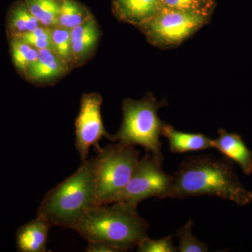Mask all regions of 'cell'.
<instances>
[{
	"label": "cell",
	"instance_id": "cell-8",
	"mask_svg": "<svg viewBox=\"0 0 252 252\" xmlns=\"http://www.w3.org/2000/svg\"><path fill=\"white\" fill-rule=\"evenodd\" d=\"M102 97L97 93L84 94L81 99L80 110L75 120V147L80 156L81 162L88 160L91 147L100 149L99 142L102 138L114 142L102 122L101 107Z\"/></svg>",
	"mask_w": 252,
	"mask_h": 252
},
{
	"label": "cell",
	"instance_id": "cell-22",
	"mask_svg": "<svg viewBox=\"0 0 252 252\" xmlns=\"http://www.w3.org/2000/svg\"><path fill=\"white\" fill-rule=\"evenodd\" d=\"M14 38L21 39L38 50L51 49L53 51L51 28L39 26L34 31L14 36Z\"/></svg>",
	"mask_w": 252,
	"mask_h": 252
},
{
	"label": "cell",
	"instance_id": "cell-10",
	"mask_svg": "<svg viewBox=\"0 0 252 252\" xmlns=\"http://www.w3.org/2000/svg\"><path fill=\"white\" fill-rule=\"evenodd\" d=\"M69 68L51 49L39 50L37 58L28 67L26 77L34 84H50L67 74Z\"/></svg>",
	"mask_w": 252,
	"mask_h": 252
},
{
	"label": "cell",
	"instance_id": "cell-2",
	"mask_svg": "<svg viewBox=\"0 0 252 252\" xmlns=\"http://www.w3.org/2000/svg\"><path fill=\"white\" fill-rule=\"evenodd\" d=\"M148 222L137 212V205L118 201L93 207L74 230L88 242H105L122 252L133 250L148 238Z\"/></svg>",
	"mask_w": 252,
	"mask_h": 252
},
{
	"label": "cell",
	"instance_id": "cell-18",
	"mask_svg": "<svg viewBox=\"0 0 252 252\" xmlns=\"http://www.w3.org/2000/svg\"><path fill=\"white\" fill-rule=\"evenodd\" d=\"M11 52L15 67L26 76L30 65L37 58L39 50L17 38H11Z\"/></svg>",
	"mask_w": 252,
	"mask_h": 252
},
{
	"label": "cell",
	"instance_id": "cell-3",
	"mask_svg": "<svg viewBox=\"0 0 252 252\" xmlns=\"http://www.w3.org/2000/svg\"><path fill=\"white\" fill-rule=\"evenodd\" d=\"M96 202L95 157L81 162L79 169L46 193L37 217L51 225L74 229Z\"/></svg>",
	"mask_w": 252,
	"mask_h": 252
},
{
	"label": "cell",
	"instance_id": "cell-1",
	"mask_svg": "<svg viewBox=\"0 0 252 252\" xmlns=\"http://www.w3.org/2000/svg\"><path fill=\"white\" fill-rule=\"evenodd\" d=\"M173 177L166 198L208 195L239 205L252 202V192L242 185L233 162L227 158H218L212 155L187 157Z\"/></svg>",
	"mask_w": 252,
	"mask_h": 252
},
{
	"label": "cell",
	"instance_id": "cell-4",
	"mask_svg": "<svg viewBox=\"0 0 252 252\" xmlns=\"http://www.w3.org/2000/svg\"><path fill=\"white\" fill-rule=\"evenodd\" d=\"M165 104L162 101L158 102L152 94L140 100L124 99L122 124L114 135V142L133 147L141 146L162 165L164 157L160 136L165 124L158 115V111Z\"/></svg>",
	"mask_w": 252,
	"mask_h": 252
},
{
	"label": "cell",
	"instance_id": "cell-16",
	"mask_svg": "<svg viewBox=\"0 0 252 252\" xmlns=\"http://www.w3.org/2000/svg\"><path fill=\"white\" fill-rule=\"evenodd\" d=\"M94 16L90 10L77 0H63L58 26L72 30Z\"/></svg>",
	"mask_w": 252,
	"mask_h": 252
},
{
	"label": "cell",
	"instance_id": "cell-23",
	"mask_svg": "<svg viewBox=\"0 0 252 252\" xmlns=\"http://www.w3.org/2000/svg\"><path fill=\"white\" fill-rule=\"evenodd\" d=\"M137 252H176L178 249L174 246L172 235H169L159 240H152L149 237L143 239L137 245Z\"/></svg>",
	"mask_w": 252,
	"mask_h": 252
},
{
	"label": "cell",
	"instance_id": "cell-11",
	"mask_svg": "<svg viewBox=\"0 0 252 252\" xmlns=\"http://www.w3.org/2000/svg\"><path fill=\"white\" fill-rule=\"evenodd\" d=\"M100 31L94 16L70 31L71 49L74 67H79L94 54Z\"/></svg>",
	"mask_w": 252,
	"mask_h": 252
},
{
	"label": "cell",
	"instance_id": "cell-21",
	"mask_svg": "<svg viewBox=\"0 0 252 252\" xmlns=\"http://www.w3.org/2000/svg\"><path fill=\"white\" fill-rule=\"evenodd\" d=\"M193 220H189L185 225L177 230L175 236L179 240L178 251L180 252H209L206 243L200 241L192 234Z\"/></svg>",
	"mask_w": 252,
	"mask_h": 252
},
{
	"label": "cell",
	"instance_id": "cell-13",
	"mask_svg": "<svg viewBox=\"0 0 252 252\" xmlns=\"http://www.w3.org/2000/svg\"><path fill=\"white\" fill-rule=\"evenodd\" d=\"M51 225L39 217L20 227L16 233V248L20 252H46Z\"/></svg>",
	"mask_w": 252,
	"mask_h": 252
},
{
	"label": "cell",
	"instance_id": "cell-6",
	"mask_svg": "<svg viewBox=\"0 0 252 252\" xmlns=\"http://www.w3.org/2000/svg\"><path fill=\"white\" fill-rule=\"evenodd\" d=\"M203 15L162 8L161 11L137 26L149 42L160 47L177 46L208 22Z\"/></svg>",
	"mask_w": 252,
	"mask_h": 252
},
{
	"label": "cell",
	"instance_id": "cell-15",
	"mask_svg": "<svg viewBox=\"0 0 252 252\" xmlns=\"http://www.w3.org/2000/svg\"><path fill=\"white\" fill-rule=\"evenodd\" d=\"M9 29L11 37L29 32L41 26L30 11L24 0H18L9 11Z\"/></svg>",
	"mask_w": 252,
	"mask_h": 252
},
{
	"label": "cell",
	"instance_id": "cell-12",
	"mask_svg": "<svg viewBox=\"0 0 252 252\" xmlns=\"http://www.w3.org/2000/svg\"><path fill=\"white\" fill-rule=\"evenodd\" d=\"M219 136L212 140V147L223 154L227 158L236 162L244 173H252V152L243 142L241 136L230 133L223 129L218 131Z\"/></svg>",
	"mask_w": 252,
	"mask_h": 252
},
{
	"label": "cell",
	"instance_id": "cell-7",
	"mask_svg": "<svg viewBox=\"0 0 252 252\" xmlns=\"http://www.w3.org/2000/svg\"><path fill=\"white\" fill-rule=\"evenodd\" d=\"M173 180L174 177L162 170L161 164L147 154L137 162L119 201L138 205L152 197L165 199Z\"/></svg>",
	"mask_w": 252,
	"mask_h": 252
},
{
	"label": "cell",
	"instance_id": "cell-17",
	"mask_svg": "<svg viewBox=\"0 0 252 252\" xmlns=\"http://www.w3.org/2000/svg\"><path fill=\"white\" fill-rule=\"evenodd\" d=\"M30 11L41 26L52 28L59 24L58 18L63 0H24Z\"/></svg>",
	"mask_w": 252,
	"mask_h": 252
},
{
	"label": "cell",
	"instance_id": "cell-5",
	"mask_svg": "<svg viewBox=\"0 0 252 252\" xmlns=\"http://www.w3.org/2000/svg\"><path fill=\"white\" fill-rule=\"evenodd\" d=\"M96 153L97 205L119 201L140 160V152L133 146L113 142Z\"/></svg>",
	"mask_w": 252,
	"mask_h": 252
},
{
	"label": "cell",
	"instance_id": "cell-24",
	"mask_svg": "<svg viewBox=\"0 0 252 252\" xmlns=\"http://www.w3.org/2000/svg\"><path fill=\"white\" fill-rule=\"evenodd\" d=\"M86 252H121L119 249L111 244L102 241H89Z\"/></svg>",
	"mask_w": 252,
	"mask_h": 252
},
{
	"label": "cell",
	"instance_id": "cell-19",
	"mask_svg": "<svg viewBox=\"0 0 252 252\" xmlns=\"http://www.w3.org/2000/svg\"><path fill=\"white\" fill-rule=\"evenodd\" d=\"M53 51L67 64L69 69L74 67L71 49L70 30L56 26L51 28Z\"/></svg>",
	"mask_w": 252,
	"mask_h": 252
},
{
	"label": "cell",
	"instance_id": "cell-14",
	"mask_svg": "<svg viewBox=\"0 0 252 252\" xmlns=\"http://www.w3.org/2000/svg\"><path fill=\"white\" fill-rule=\"evenodd\" d=\"M161 135L168 140L169 148L173 154L206 150L212 147V140L201 133H187L164 124Z\"/></svg>",
	"mask_w": 252,
	"mask_h": 252
},
{
	"label": "cell",
	"instance_id": "cell-20",
	"mask_svg": "<svg viewBox=\"0 0 252 252\" xmlns=\"http://www.w3.org/2000/svg\"><path fill=\"white\" fill-rule=\"evenodd\" d=\"M162 8L203 15L210 17L215 6V0H161Z\"/></svg>",
	"mask_w": 252,
	"mask_h": 252
},
{
	"label": "cell",
	"instance_id": "cell-9",
	"mask_svg": "<svg viewBox=\"0 0 252 252\" xmlns=\"http://www.w3.org/2000/svg\"><path fill=\"white\" fill-rule=\"evenodd\" d=\"M161 0H112L113 14L119 21L138 26L158 14Z\"/></svg>",
	"mask_w": 252,
	"mask_h": 252
}]
</instances>
